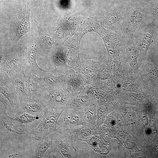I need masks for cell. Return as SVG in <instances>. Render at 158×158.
Listing matches in <instances>:
<instances>
[{
  "mask_svg": "<svg viewBox=\"0 0 158 158\" xmlns=\"http://www.w3.org/2000/svg\"><path fill=\"white\" fill-rule=\"evenodd\" d=\"M149 18L146 5L131 0L125 5L122 24L123 32L133 35Z\"/></svg>",
  "mask_w": 158,
  "mask_h": 158,
  "instance_id": "cell-1",
  "label": "cell"
},
{
  "mask_svg": "<svg viewBox=\"0 0 158 158\" xmlns=\"http://www.w3.org/2000/svg\"><path fill=\"white\" fill-rule=\"evenodd\" d=\"M65 109L47 107L43 115L34 122L27 133L35 140L43 139L56 129L58 118Z\"/></svg>",
  "mask_w": 158,
  "mask_h": 158,
  "instance_id": "cell-2",
  "label": "cell"
},
{
  "mask_svg": "<svg viewBox=\"0 0 158 158\" xmlns=\"http://www.w3.org/2000/svg\"><path fill=\"white\" fill-rule=\"evenodd\" d=\"M25 56L18 54H0V79L13 83L25 67Z\"/></svg>",
  "mask_w": 158,
  "mask_h": 158,
  "instance_id": "cell-3",
  "label": "cell"
},
{
  "mask_svg": "<svg viewBox=\"0 0 158 158\" xmlns=\"http://www.w3.org/2000/svg\"><path fill=\"white\" fill-rule=\"evenodd\" d=\"M70 94L65 85L43 89L38 99L47 107L66 109Z\"/></svg>",
  "mask_w": 158,
  "mask_h": 158,
  "instance_id": "cell-4",
  "label": "cell"
},
{
  "mask_svg": "<svg viewBox=\"0 0 158 158\" xmlns=\"http://www.w3.org/2000/svg\"><path fill=\"white\" fill-rule=\"evenodd\" d=\"M52 139V147L57 150L62 158H77L78 154L67 128H60L50 133Z\"/></svg>",
  "mask_w": 158,
  "mask_h": 158,
  "instance_id": "cell-5",
  "label": "cell"
},
{
  "mask_svg": "<svg viewBox=\"0 0 158 158\" xmlns=\"http://www.w3.org/2000/svg\"><path fill=\"white\" fill-rule=\"evenodd\" d=\"M40 117L26 113L11 117L5 110L3 112L2 121L4 127L8 131L21 135L27 133L34 122Z\"/></svg>",
  "mask_w": 158,
  "mask_h": 158,
  "instance_id": "cell-6",
  "label": "cell"
},
{
  "mask_svg": "<svg viewBox=\"0 0 158 158\" xmlns=\"http://www.w3.org/2000/svg\"><path fill=\"white\" fill-rule=\"evenodd\" d=\"M0 102L4 105L7 114L14 117L20 107V100L13 83L0 79Z\"/></svg>",
  "mask_w": 158,
  "mask_h": 158,
  "instance_id": "cell-7",
  "label": "cell"
},
{
  "mask_svg": "<svg viewBox=\"0 0 158 158\" xmlns=\"http://www.w3.org/2000/svg\"><path fill=\"white\" fill-rule=\"evenodd\" d=\"M149 20L137 29L133 34L137 44L140 54L142 57L146 56L147 50L152 41V36L158 28L156 25L152 26Z\"/></svg>",
  "mask_w": 158,
  "mask_h": 158,
  "instance_id": "cell-8",
  "label": "cell"
},
{
  "mask_svg": "<svg viewBox=\"0 0 158 158\" xmlns=\"http://www.w3.org/2000/svg\"><path fill=\"white\" fill-rule=\"evenodd\" d=\"M40 53V47L37 43H32L29 46L25 56V67H27L30 76H44L51 73L53 70L47 71L42 69L37 64L36 56Z\"/></svg>",
  "mask_w": 158,
  "mask_h": 158,
  "instance_id": "cell-9",
  "label": "cell"
},
{
  "mask_svg": "<svg viewBox=\"0 0 158 158\" xmlns=\"http://www.w3.org/2000/svg\"><path fill=\"white\" fill-rule=\"evenodd\" d=\"M65 76V85L70 95H78L88 91V85L78 70L69 68Z\"/></svg>",
  "mask_w": 158,
  "mask_h": 158,
  "instance_id": "cell-10",
  "label": "cell"
},
{
  "mask_svg": "<svg viewBox=\"0 0 158 158\" xmlns=\"http://www.w3.org/2000/svg\"><path fill=\"white\" fill-rule=\"evenodd\" d=\"M82 109L77 110L66 107L58 118L56 129L64 127L71 129L77 126L84 125Z\"/></svg>",
  "mask_w": 158,
  "mask_h": 158,
  "instance_id": "cell-11",
  "label": "cell"
},
{
  "mask_svg": "<svg viewBox=\"0 0 158 158\" xmlns=\"http://www.w3.org/2000/svg\"><path fill=\"white\" fill-rule=\"evenodd\" d=\"M100 63L90 60L80 61L78 71L87 85H92L96 81Z\"/></svg>",
  "mask_w": 158,
  "mask_h": 158,
  "instance_id": "cell-12",
  "label": "cell"
},
{
  "mask_svg": "<svg viewBox=\"0 0 158 158\" xmlns=\"http://www.w3.org/2000/svg\"><path fill=\"white\" fill-rule=\"evenodd\" d=\"M47 108L38 99L29 98L20 102L16 115L26 113L33 116L41 117L43 115Z\"/></svg>",
  "mask_w": 158,
  "mask_h": 158,
  "instance_id": "cell-13",
  "label": "cell"
},
{
  "mask_svg": "<svg viewBox=\"0 0 158 158\" xmlns=\"http://www.w3.org/2000/svg\"><path fill=\"white\" fill-rule=\"evenodd\" d=\"M97 100L88 90L78 95H70L67 108L80 110L88 106L96 104Z\"/></svg>",
  "mask_w": 158,
  "mask_h": 158,
  "instance_id": "cell-14",
  "label": "cell"
},
{
  "mask_svg": "<svg viewBox=\"0 0 158 158\" xmlns=\"http://www.w3.org/2000/svg\"><path fill=\"white\" fill-rule=\"evenodd\" d=\"M30 76L34 81L37 83L43 89L65 85V75L59 73L55 69L44 76L35 75Z\"/></svg>",
  "mask_w": 158,
  "mask_h": 158,
  "instance_id": "cell-15",
  "label": "cell"
},
{
  "mask_svg": "<svg viewBox=\"0 0 158 158\" xmlns=\"http://www.w3.org/2000/svg\"><path fill=\"white\" fill-rule=\"evenodd\" d=\"M28 5V8L20 14L15 27V37L13 39V42L16 45L20 38L29 31L30 27V9Z\"/></svg>",
  "mask_w": 158,
  "mask_h": 158,
  "instance_id": "cell-16",
  "label": "cell"
},
{
  "mask_svg": "<svg viewBox=\"0 0 158 158\" xmlns=\"http://www.w3.org/2000/svg\"><path fill=\"white\" fill-rule=\"evenodd\" d=\"M68 130L73 142L81 141L86 142L91 137L98 132L97 128L94 125H83L79 128Z\"/></svg>",
  "mask_w": 158,
  "mask_h": 158,
  "instance_id": "cell-17",
  "label": "cell"
},
{
  "mask_svg": "<svg viewBox=\"0 0 158 158\" xmlns=\"http://www.w3.org/2000/svg\"><path fill=\"white\" fill-rule=\"evenodd\" d=\"M109 140L97 133L91 137L86 142L94 151L101 154H106L111 148Z\"/></svg>",
  "mask_w": 158,
  "mask_h": 158,
  "instance_id": "cell-18",
  "label": "cell"
},
{
  "mask_svg": "<svg viewBox=\"0 0 158 158\" xmlns=\"http://www.w3.org/2000/svg\"><path fill=\"white\" fill-rule=\"evenodd\" d=\"M49 59L54 66L55 70L58 73L65 75L69 68L65 55L63 52L57 50L52 53Z\"/></svg>",
  "mask_w": 158,
  "mask_h": 158,
  "instance_id": "cell-19",
  "label": "cell"
},
{
  "mask_svg": "<svg viewBox=\"0 0 158 158\" xmlns=\"http://www.w3.org/2000/svg\"><path fill=\"white\" fill-rule=\"evenodd\" d=\"M37 141L33 146L32 157L43 158L46 151L52 146V138L50 134L41 140Z\"/></svg>",
  "mask_w": 158,
  "mask_h": 158,
  "instance_id": "cell-20",
  "label": "cell"
},
{
  "mask_svg": "<svg viewBox=\"0 0 158 158\" xmlns=\"http://www.w3.org/2000/svg\"><path fill=\"white\" fill-rule=\"evenodd\" d=\"M23 78L25 86L29 98L38 99L43 89L35 82L30 75L27 76L23 73Z\"/></svg>",
  "mask_w": 158,
  "mask_h": 158,
  "instance_id": "cell-21",
  "label": "cell"
},
{
  "mask_svg": "<svg viewBox=\"0 0 158 158\" xmlns=\"http://www.w3.org/2000/svg\"><path fill=\"white\" fill-rule=\"evenodd\" d=\"M84 125L95 126L97 118V108L96 104L88 106L82 109Z\"/></svg>",
  "mask_w": 158,
  "mask_h": 158,
  "instance_id": "cell-22",
  "label": "cell"
},
{
  "mask_svg": "<svg viewBox=\"0 0 158 158\" xmlns=\"http://www.w3.org/2000/svg\"><path fill=\"white\" fill-rule=\"evenodd\" d=\"M96 104L97 108V118L95 126L97 128L103 124L107 114L112 109L108 104L102 100H98Z\"/></svg>",
  "mask_w": 158,
  "mask_h": 158,
  "instance_id": "cell-23",
  "label": "cell"
},
{
  "mask_svg": "<svg viewBox=\"0 0 158 158\" xmlns=\"http://www.w3.org/2000/svg\"><path fill=\"white\" fill-rule=\"evenodd\" d=\"M24 72L23 71L18 76L14 79L13 83L16 92L20 102L29 98L24 81Z\"/></svg>",
  "mask_w": 158,
  "mask_h": 158,
  "instance_id": "cell-24",
  "label": "cell"
},
{
  "mask_svg": "<svg viewBox=\"0 0 158 158\" xmlns=\"http://www.w3.org/2000/svg\"><path fill=\"white\" fill-rule=\"evenodd\" d=\"M35 21L38 30L42 44L47 48L54 47L55 43L53 39L43 29L35 19Z\"/></svg>",
  "mask_w": 158,
  "mask_h": 158,
  "instance_id": "cell-25",
  "label": "cell"
},
{
  "mask_svg": "<svg viewBox=\"0 0 158 158\" xmlns=\"http://www.w3.org/2000/svg\"><path fill=\"white\" fill-rule=\"evenodd\" d=\"M100 61V64L98 68L97 79L95 82L99 80H106L110 78L111 74L112 71L110 68L107 66L104 65V64L102 63V61Z\"/></svg>",
  "mask_w": 158,
  "mask_h": 158,
  "instance_id": "cell-26",
  "label": "cell"
},
{
  "mask_svg": "<svg viewBox=\"0 0 158 158\" xmlns=\"http://www.w3.org/2000/svg\"><path fill=\"white\" fill-rule=\"evenodd\" d=\"M98 133L109 140L110 137L112 135V130L110 127L105 125H101L98 128Z\"/></svg>",
  "mask_w": 158,
  "mask_h": 158,
  "instance_id": "cell-27",
  "label": "cell"
},
{
  "mask_svg": "<svg viewBox=\"0 0 158 158\" xmlns=\"http://www.w3.org/2000/svg\"><path fill=\"white\" fill-rule=\"evenodd\" d=\"M116 114L112 112L109 114L106 117L104 121L105 124L111 128H114L116 123Z\"/></svg>",
  "mask_w": 158,
  "mask_h": 158,
  "instance_id": "cell-28",
  "label": "cell"
},
{
  "mask_svg": "<svg viewBox=\"0 0 158 158\" xmlns=\"http://www.w3.org/2000/svg\"><path fill=\"white\" fill-rule=\"evenodd\" d=\"M43 158H62L59 151L56 149L50 147L46 151Z\"/></svg>",
  "mask_w": 158,
  "mask_h": 158,
  "instance_id": "cell-29",
  "label": "cell"
},
{
  "mask_svg": "<svg viewBox=\"0 0 158 158\" xmlns=\"http://www.w3.org/2000/svg\"><path fill=\"white\" fill-rule=\"evenodd\" d=\"M123 87L126 89L131 90L134 88L135 86L132 82L129 80H126L124 83Z\"/></svg>",
  "mask_w": 158,
  "mask_h": 158,
  "instance_id": "cell-30",
  "label": "cell"
},
{
  "mask_svg": "<svg viewBox=\"0 0 158 158\" xmlns=\"http://www.w3.org/2000/svg\"><path fill=\"white\" fill-rule=\"evenodd\" d=\"M113 71L114 74L118 77L121 76L123 73L122 68L118 66H116L114 67Z\"/></svg>",
  "mask_w": 158,
  "mask_h": 158,
  "instance_id": "cell-31",
  "label": "cell"
},
{
  "mask_svg": "<svg viewBox=\"0 0 158 158\" xmlns=\"http://www.w3.org/2000/svg\"><path fill=\"white\" fill-rule=\"evenodd\" d=\"M142 120L143 125H146L147 123V118L146 114H143L142 116Z\"/></svg>",
  "mask_w": 158,
  "mask_h": 158,
  "instance_id": "cell-32",
  "label": "cell"
},
{
  "mask_svg": "<svg viewBox=\"0 0 158 158\" xmlns=\"http://www.w3.org/2000/svg\"><path fill=\"white\" fill-rule=\"evenodd\" d=\"M136 1L145 5H147L150 2V0H135Z\"/></svg>",
  "mask_w": 158,
  "mask_h": 158,
  "instance_id": "cell-33",
  "label": "cell"
},
{
  "mask_svg": "<svg viewBox=\"0 0 158 158\" xmlns=\"http://www.w3.org/2000/svg\"><path fill=\"white\" fill-rule=\"evenodd\" d=\"M9 158H17L18 157V154L16 153H13L12 154L8 156Z\"/></svg>",
  "mask_w": 158,
  "mask_h": 158,
  "instance_id": "cell-34",
  "label": "cell"
}]
</instances>
